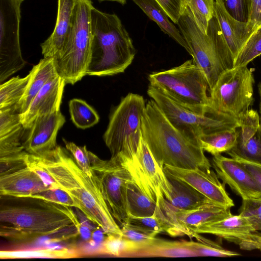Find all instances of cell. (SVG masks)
<instances>
[{
	"label": "cell",
	"instance_id": "1",
	"mask_svg": "<svg viewBox=\"0 0 261 261\" xmlns=\"http://www.w3.org/2000/svg\"><path fill=\"white\" fill-rule=\"evenodd\" d=\"M56 181L59 188L72 198L87 218L107 234L122 236L121 228L111 214L94 177L88 176L62 147L34 155Z\"/></svg>",
	"mask_w": 261,
	"mask_h": 261
},
{
	"label": "cell",
	"instance_id": "2",
	"mask_svg": "<svg viewBox=\"0 0 261 261\" xmlns=\"http://www.w3.org/2000/svg\"><path fill=\"white\" fill-rule=\"evenodd\" d=\"M141 131L143 139L162 167L211 169L200 143L177 129L152 99L146 104Z\"/></svg>",
	"mask_w": 261,
	"mask_h": 261
},
{
	"label": "cell",
	"instance_id": "3",
	"mask_svg": "<svg viewBox=\"0 0 261 261\" xmlns=\"http://www.w3.org/2000/svg\"><path fill=\"white\" fill-rule=\"evenodd\" d=\"M41 201L39 206L1 207V236L13 241L25 242L59 232L79 230L81 222L70 207Z\"/></svg>",
	"mask_w": 261,
	"mask_h": 261
},
{
	"label": "cell",
	"instance_id": "4",
	"mask_svg": "<svg viewBox=\"0 0 261 261\" xmlns=\"http://www.w3.org/2000/svg\"><path fill=\"white\" fill-rule=\"evenodd\" d=\"M91 25V58L86 75L111 76L124 72L132 63L136 51L119 18L93 6Z\"/></svg>",
	"mask_w": 261,
	"mask_h": 261
},
{
	"label": "cell",
	"instance_id": "5",
	"mask_svg": "<svg viewBox=\"0 0 261 261\" xmlns=\"http://www.w3.org/2000/svg\"><path fill=\"white\" fill-rule=\"evenodd\" d=\"M190 50V55L205 76L210 91L219 76L233 67L234 59L214 15L204 34L186 6L177 23Z\"/></svg>",
	"mask_w": 261,
	"mask_h": 261
},
{
	"label": "cell",
	"instance_id": "6",
	"mask_svg": "<svg viewBox=\"0 0 261 261\" xmlns=\"http://www.w3.org/2000/svg\"><path fill=\"white\" fill-rule=\"evenodd\" d=\"M148 80L150 86L182 107L198 114L209 113L210 88L193 59L167 70L153 72Z\"/></svg>",
	"mask_w": 261,
	"mask_h": 261
},
{
	"label": "cell",
	"instance_id": "7",
	"mask_svg": "<svg viewBox=\"0 0 261 261\" xmlns=\"http://www.w3.org/2000/svg\"><path fill=\"white\" fill-rule=\"evenodd\" d=\"M91 0H77L70 31L60 55L53 58L58 74L66 84H74L86 75L92 42Z\"/></svg>",
	"mask_w": 261,
	"mask_h": 261
},
{
	"label": "cell",
	"instance_id": "8",
	"mask_svg": "<svg viewBox=\"0 0 261 261\" xmlns=\"http://www.w3.org/2000/svg\"><path fill=\"white\" fill-rule=\"evenodd\" d=\"M146 104L142 96L129 93L112 113L103 136L111 157L131 160L137 153L142 139V119Z\"/></svg>",
	"mask_w": 261,
	"mask_h": 261
},
{
	"label": "cell",
	"instance_id": "9",
	"mask_svg": "<svg viewBox=\"0 0 261 261\" xmlns=\"http://www.w3.org/2000/svg\"><path fill=\"white\" fill-rule=\"evenodd\" d=\"M147 93L177 129L199 143V138L203 134L240 126L239 120L229 115L211 113L200 114L191 111L150 85Z\"/></svg>",
	"mask_w": 261,
	"mask_h": 261
},
{
	"label": "cell",
	"instance_id": "10",
	"mask_svg": "<svg viewBox=\"0 0 261 261\" xmlns=\"http://www.w3.org/2000/svg\"><path fill=\"white\" fill-rule=\"evenodd\" d=\"M253 71L247 66L225 70L210 91L209 113L225 114L239 120L253 101Z\"/></svg>",
	"mask_w": 261,
	"mask_h": 261
},
{
	"label": "cell",
	"instance_id": "11",
	"mask_svg": "<svg viewBox=\"0 0 261 261\" xmlns=\"http://www.w3.org/2000/svg\"><path fill=\"white\" fill-rule=\"evenodd\" d=\"M93 174L113 217L120 227L128 217L126 201V184L131 175L116 156L103 160L90 151Z\"/></svg>",
	"mask_w": 261,
	"mask_h": 261
},
{
	"label": "cell",
	"instance_id": "12",
	"mask_svg": "<svg viewBox=\"0 0 261 261\" xmlns=\"http://www.w3.org/2000/svg\"><path fill=\"white\" fill-rule=\"evenodd\" d=\"M230 208L213 203L202 204L189 210L173 207L165 198L157 204L155 213L161 221L164 232L173 236L187 235L195 238V231L201 226L227 217Z\"/></svg>",
	"mask_w": 261,
	"mask_h": 261
},
{
	"label": "cell",
	"instance_id": "13",
	"mask_svg": "<svg viewBox=\"0 0 261 261\" xmlns=\"http://www.w3.org/2000/svg\"><path fill=\"white\" fill-rule=\"evenodd\" d=\"M22 0H0V82L25 65L20 48L19 28Z\"/></svg>",
	"mask_w": 261,
	"mask_h": 261
},
{
	"label": "cell",
	"instance_id": "14",
	"mask_svg": "<svg viewBox=\"0 0 261 261\" xmlns=\"http://www.w3.org/2000/svg\"><path fill=\"white\" fill-rule=\"evenodd\" d=\"M119 159L140 188L157 204L164 198L170 199L172 186L163 167L156 161L143 138L131 160Z\"/></svg>",
	"mask_w": 261,
	"mask_h": 261
},
{
	"label": "cell",
	"instance_id": "15",
	"mask_svg": "<svg viewBox=\"0 0 261 261\" xmlns=\"http://www.w3.org/2000/svg\"><path fill=\"white\" fill-rule=\"evenodd\" d=\"M16 106L0 110V175L25 166V130Z\"/></svg>",
	"mask_w": 261,
	"mask_h": 261
},
{
	"label": "cell",
	"instance_id": "16",
	"mask_svg": "<svg viewBox=\"0 0 261 261\" xmlns=\"http://www.w3.org/2000/svg\"><path fill=\"white\" fill-rule=\"evenodd\" d=\"M194 234L195 238L199 234H213L234 243L242 250L261 252V232L240 214H231L221 220L206 223L196 229Z\"/></svg>",
	"mask_w": 261,
	"mask_h": 261
},
{
	"label": "cell",
	"instance_id": "17",
	"mask_svg": "<svg viewBox=\"0 0 261 261\" xmlns=\"http://www.w3.org/2000/svg\"><path fill=\"white\" fill-rule=\"evenodd\" d=\"M163 168L167 177L188 184L212 203L228 208L234 206V202L227 193L225 185L213 170L180 168L169 165H165Z\"/></svg>",
	"mask_w": 261,
	"mask_h": 261
},
{
	"label": "cell",
	"instance_id": "18",
	"mask_svg": "<svg viewBox=\"0 0 261 261\" xmlns=\"http://www.w3.org/2000/svg\"><path fill=\"white\" fill-rule=\"evenodd\" d=\"M212 167L218 177L242 200L261 198V191L250 173L237 159L213 156Z\"/></svg>",
	"mask_w": 261,
	"mask_h": 261
},
{
	"label": "cell",
	"instance_id": "19",
	"mask_svg": "<svg viewBox=\"0 0 261 261\" xmlns=\"http://www.w3.org/2000/svg\"><path fill=\"white\" fill-rule=\"evenodd\" d=\"M65 121L60 111L38 117L23 139L24 150L29 154L41 155L55 149L58 131Z\"/></svg>",
	"mask_w": 261,
	"mask_h": 261
},
{
	"label": "cell",
	"instance_id": "20",
	"mask_svg": "<svg viewBox=\"0 0 261 261\" xmlns=\"http://www.w3.org/2000/svg\"><path fill=\"white\" fill-rule=\"evenodd\" d=\"M64 80L58 74L49 80L32 101L27 111L19 114L21 122L29 129L39 116L60 111Z\"/></svg>",
	"mask_w": 261,
	"mask_h": 261
},
{
	"label": "cell",
	"instance_id": "21",
	"mask_svg": "<svg viewBox=\"0 0 261 261\" xmlns=\"http://www.w3.org/2000/svg\"><path fill=\"white\" fill-rule=\"evenodd\" d=\"M52 189L46 186L40 177L28 166L0 176V195L15 198L31 197Z\"/></svg>",
	"mask_w": 261,
	"mask_h": 261
},
{
	"label": "cell",
	"instance_id": "22",
	"mask_svg": "<svg viewBox=\"0 0 261 261\" xmlns=\"http://www.w3.org/2000/svg\"><path fill=\"white\" fill-rule=\"evenodd\" d=\"M77 0H58L56 25L50 36L41 44L44 58H55L62 51L70 31Z\"/></svg>",
	"mask_w": 261,
	"mask_h": 261
},
{
	"label": "cell",
	"instance_id": "23",
	"mask_svg": "<svg viewBox=\"0 0 261 261\" xmlns=\"http://www.w3.org/2000/svg\"><path fill=\"white\" fill-rule=\"evenodd\" d=\"M214 15L235 60L252 33L249 30L247 22L237 20L227 12L221 0L215 1Z\"/></svg>",
	"mask_w": 261,
	"mask_h": 261
},
{
	"label": "cell",
	"instance_id": "24",
	"mask_svg": "<svg viewBox=\"0 0 261 261\" xmlns=\"http://www.w3.org/2000/svg\"><path fill=\"white\" fill-rule=\"evenodd\" d=\"M30 78L25 91L16 105L19 114L25 112L33 99L51 78L58 74L52 58H44L30 72Z\"/></svg>",
	"mask_w": 261,
	"mask_h": 261
},
{
	"label": "cell",
	"instance_id": "25",
	"mask_svg": "<svg viewBox=\"0 0 261 261\" xmlns=\"http://www.w3.org/2000/svg\"><path fill=\"white\" fill-rule=\"evenodd\" d=\"M197 256L187 241H168L154 238L133 253V257H181Z\"/></svg>",
	"mask_w": 261,
	"mask_h": 261
},
{
	"label": "cell",
	"instance_id": "26",
	"mask_svg": "<svg viewBox=\"0 0 261 261\" xmlns=\"http://www.w3.org/2000/svg\"><path fill=\"white\" fill-rule=\"evenodd\" d=\"M161 30L183 47L190 55V48L180 30L169 20L167 14L156 0H132Z\"/></svg>",
	"mask_w": 261,
	"mask_h": 261
},
{
	"label": "cell",
	"instance_id": "27",
	"mask_svg": "<svg viewBox=\"0 0 261 261\" xmlns=\"http://www.w3.org/2000/svg\"><path fill=\"white\" fill-rule=\"evenodd\" d=\"M168 178L172 188L168 201L175 208L189 210L212 202L188 184L172 177Z\"/></svg>",
	"mask_w": 261,
	"mask_h": 261
},
{
	"label": "cell",
	"instance_id": "28",
	"mask_svg": "<svg viewBox=\"0 0 261 261\" xmlns=\"http://www.w3.org/2000/svg\"><path fill=\"white\" fill-rule=\"evenodd\" d=\"M126 201L128 216H150L154 213L156 202L140 188L132 176L126 184Z\"/></svg>",
	"mask_w": 261,
	"mask_h": 261
},
{
	"label": "cell",
	"instance_id": "29",
	"mask_svg": "<svg viewBox=\"0 0 261 261\" xmlns=\"http://www.w3.org/2000/svg\"><path fill=\"white\" fill-rule=\"evenodd\" d=\"M238 137V128L229 129L203 134L199 138V142L204 151L215 156L231 150L235 146Z\"/></svg>",
	"mask_w": 261,
	"mask_h": 261
},
{
	"label": "cell",
	"instance_id": "30",
	"mask_svg": "<svg viewBox=\"0 0 261 261\" xmlns=\"http://www.w3.org/2000/svg\"><path fill=\"white\" fill-rule=\"evenodd\" d=\"M79 256L77 252L66 248L2 250L0 252L1 259L70 258Z\"/></svg>",
	"mask_w": 261,
	"mask_h": 261
},
{
	"label": "cell",
	"instance_id": "31",
	"mask_svg": "<svg viewBox=\"0 0 261 261\" xmlns=\"http://www.w3.org/2000/svg\"><path fill=\"white\" fill-rule=\"evenodd\" d=\"M13 77L0 86V110L11 108L18 103L23 96L30 78Z\"/></svg>",
	"mask_w": 261,
	"mask_h": 261
},
{
	"label": "cell",
	"instance_id": "32",
	"mask_svg": "<svg viewBox=\"0 0 261 261\" xmlns=\"http://www.w3.org/2000/svg\"><path fill=\"white\" fill-rule=\"evenodd\" d=\"M71 119L78 128L86 129L97 124L99 117L96 111L87 102L73 98L69 102Z\"/></svg>",
	"mask_w": 261,
	"mask_h": 261
},
{
	"label": "cell",
	"instance_id": "33",
	"mask_svg": "<svg viewBox=\"0 0 261 261\" xmlns=\"http://www.w3.org/2000/svg\"><path fill=\"white\" fill-rule=\"evenodd\" d=\"M230 157L261 164V128L244 142H237L235 146L226 152Z\"/></svg>",
	"mask_w": 261,
	"mask_h": 261
},
{
	"label": "cell",
	"instance_id": "34",
	"mask_svg": "<svg viewBox=\"0 0 261 261\" xmlns=\"http://www.w3.org/2000/svg\"><path fill=\"white\" fill-rule=\"evenodd\" d=\"M214 0H185L200 30L206 34L209 22L214 16Z\"/></svg>",
	"mask_w": 261,
	"mask_h": 261
},
{
	"label": "cell",
	"instance_id": "35",
	"mask_svg": "<svg viewBox=\"0 0 261 261\" xmlns=\"http://www.w3.org/2000/svg\"><path fill=\"white\" fill-rule=\"evenodd\" d=\"M261 55V26L255 30L245 43L238 55L233 67L247 66L255 58Z\"/></svg>",
	"mask_w": 261,
	"mask_h": 261
},
{
	"label": "cell",
	"instance_id": "36",
	"mask_svg": "<svg viewBox=\"0 0 261 261\" xmlns=\"http://www.w3.org/2000/svg\"><path fill=\"white\" fill-rule=\"evenodd\" d=\"M124 225L153 237L164 232L162 223L155 212L150 216L136 217L129 215Z\"/></svg>",
	"mask_w": 261,
	"mask_h": 261
},
{
	"label": "cell",
	"instance_id": "37",
	"mask_svg": "<svg viewBox=\"0 0 261 261\" xmlns=\"http://www.w3.org/2000/svg\"><path fill=\"white\" fill-rule=\"evenodd\" d=\"M237 142H244L253 136L260 127V116L252 109L247 110L239 119Z\"/></svg>",
	"mask_w": 261,
	"mask_h": 261
},
{
	"label": "cell",
	"instance_id": "38",
	"mask_svg": "<svg viewBox=\"0 0 261 261\" xmlns=\"http://www.w3.org/2000/svg\"><path fill=\"white\" fill-rule=\"evenodd\" d=\"M189 244L197 256L227 257L241 255L237 252L226 249L212 241L209 243L189 241Z\"/></svg>",
	"mask_w": 261,
	"mask_h": 261
},
{
	"label": "cell",
	"instance_id": "39",
	"mask_svg": "<svg viewBox=\"0 0 261 261\" xmlns=\"http://www.w3.org/2000/svg\"><path fill=\"white\" fill-rule=\"evenodd\" d=\"M129 245V241L122 236L109 234L102 243L100 252L113 256L123 257Z\"/></svg>",
	"mask_w": 261,
	"mask_h": 261
},
{
	"label": "cell",
	"instance_id": "40",
	"mask_svg": "<svg viewBox=\"0 0 261 261\" xmlns=\"http://www.w3.org/2000/svg\"><path fill=\"white\" fill-rule=\"evenodd\" d=\"M31 198L77 208L76 203L69 194L60 188H52L43 191L34 195Z\"/></svg>",
	"mask_w": 261,
	"mask_h": 261
},
{
	"label": "cell",
	"instance_id": "41",
	"mask_svg": "<svg viewBox=\"0 0 261 261\" xmlns=\"http://www.w3.org/2000/svg\"><path fill=\"white\" fill-rule=\"evenodd\" d=\"M66 149L72 155L79 167L88 176H93L90 158V151L86 146H77L73 142L63 140Z\"/></svg>",
	"mask_w": 261,
	"mask_h": 261
},
{
	"label": "cell",
	"instance_id": "42",
	"mask_svg": "<svg viewBox=\"0 0 261 261\" xmlns=\"http://www.w3.org/2000/svg\"><path fill=\"white\" fill-rule=\"evenodd\" d=\"M239 214L261 232V198L242 200Z\"/></svg>",
	"mask_w": 261,
	"mask_h": 261
},
{
	"label": "cell",
	"instance_id": "43",
	"mask_svg": "<svg viewBox=\"0 0 261 261\" xmlns=\"http://www.w3.org/2000/svg\"><path fill=\"white\" fill-rule=\"evenodd\" d=\"M227 12L237 20L247 22L249 15V0H221Z\"/></svg>",
	"mask_w": 261,
	"mask_h": 261
},
{
	"label": "cell",
	"instance_id": "44",
	"mask_svg": "<svg viewBox=\"0 0 261 261\" xmlns=\"http://www.w3.org/2000/svg\"><path fill=\"white\" fill-rule=\"evenodd\" d=\"M25 163L27 166L40 177L46 186L52 188H59L54 178L47 170L38 163L33 154L27 153Z\"/></svg>",
	"mask_w": 261,
	"mask_h": 261
},
{
	"label": "cell",
	"instance_id": "45",
	"mask_svg": "<svg viewBox=\"0 0 261 261\" xmlns=\"http://www.w3.org/2000/svg\"><path fill=\"white\" fill-rule=\"evenodd\" d=\"M164 9L170 19L177 24L186 7L185 0H156Z\"/></svg>",
	"mask_w": 261,
	"mask_h": 261
},
{
	"label": "cell",
	"instance_id": "46",
	"mask_svg": "<svg viewBox=\"0 0 261 261\" xmlns=\"http://www.w3.org/2000/svg\"><path fill=\"white\" fill-rule=\"evenodd\" d=\"M249 1V15L247 22L250 31L253 33L261 26V0Z\"/></svg>",
	"mask_w": 261,
	"mask_h": 261
},
{
	"label": "cell",
	"instance_id": "47",
	"mask_svg": "<svg viewBox=\"0 0 261 261\" xmlns=\"http://www.w3.org/2000/svg\"><path fill=\"white\" fill-rule=\"evenodd\" d=\"M121 228L122 237L130 241L140 244V248L155 238L126 225L122 226Z\"/></svg>",
	"mask_w": 261,
	"mask_h": 261
},
{
	"label": "cell",
	"instance_id": "48",
	"mask_svg": "<svg viewBox=\"0 0 261 261\" xmlns=\"http://www.w3.org/2000/svg\"><path fill=\"white\" fill-rule=\"evenodd\" d=\"M236 159L250 173L261 191V164L242 159Z\"/></svg>",
	"mask_w": 261,
	"mask_h": 261
},
{
	"label": "cell",
	"instance_id": "49",
	"mask_svg": "<svg viewBox=\"0 0 261 261\" xmlns=\"http://www.w3.org/2000/svg\"><path fill=\"white\" fill-rule=\"evenodd\" d=\"M258 93L260 97V103H259V113L260 116V127L261 128V82H259L258 85Z\"/></svg>",
	"mask_w": 261,
	"mask_h": 261
},
{
	"label": "cell",
	"instance_id": "50",
	"mask_svg": "<svg viewBox=\"0 0 261 261\" xmlns=\"http://www.w3.org/2000/svg\"><path fill=\"white\" fill-rule=\"evenodd\" d=\"M100 1H114L117 2L118 3H120L122 5H124L126 3V0H100Z\"/></svg>",
	"mask_w": 261,
	"mask_h": 261
},
{
	"label": "cell",
	"instance_id": "51",
	"mask_svg": "<svg viewBox=\"0 0 261 261\" xmlns=\"http://www.w3.org/2000/svg\"><path fill=\"white\" fill-rule=\"evenodd\" d=\"M22 1H23V0H22Z\"/></svg>",
	"mask_w": 261,
	"mask_h": 261
}]
</instances>
